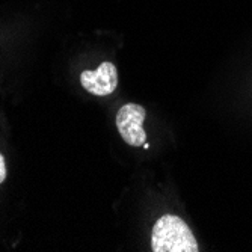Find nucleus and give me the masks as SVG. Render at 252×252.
I'll list each match as a JSON object with an SVG mask.
<instances>
[{"instance_id": "20e7f679", "label": "nucleus", "mask_w": 252, "mask_h": 252, "mask_svg": "<svg viewBox=\"0 0 252 252\" xmlns=\"http://www.w3.org/2000/svg\"><path fill=\"white\" fill-rule=\"evenodd\" d=\"M6 178V163H5V157L0 153V185L5 181Z\"/></svg>"}, {"instance_id": "f257e3e1", "label": "nucleus", "mask_w": 252, "mask_h": 252, "mask_svg": "<svg viewBox=\"0 0 252 252\" xmlns=\"http://www.w3.org/2000/svg\"><path fill=\"white\" fill-rule=\"evenodd\" d=\"M151 249L154 252H198V242L181 218L165 215L153 226Z\"/></svg>"}, {"instance_id": "f03ea898", "label": "nucleus", "mask_w": 252, "mask_h": 252, "mask_svg": "<svg viewBox=\"0 0 252 252\" xmlns=\"http://www.w3.org/2000/svg\"><path fill=\"white\" fill-rule=\"evenodd\" d=\"M147 117L144 106L128 103L124 104L117 113V128L130 147H144L147 142V133L142 127Z\"/></svg>"}, {"instance_id": "7ed1b4c3", "label": "nucleus", "mask_w": 252, "mask_h": 252, "mask_svg": "<svg viewBox=\"0 0 252 252\" xmlns=\"http://www.w3.org/2000/svg\"><path fill=\"white\" fill-rule=\"evenodd\" d=\"M80 83L89 94L106 97L118 86V71L112 62H103L97 70H86L80 74Z\"/></svg>"}, {"instance_id": "39448f33", "label": "nucleus", "mask_w": 252, "mask_h": 252, "mask_svg": "<svg viewBox=\"0 0 252 252\" xmlns=\"http://www.w3.org/2000/svg\"><path fill=\"white\" fill-rule=\"evenodd\" d=\"M144 148H145V150H148V148H150V144H148V142H145V144H144Z\"/></svg>"}]
</instances>
